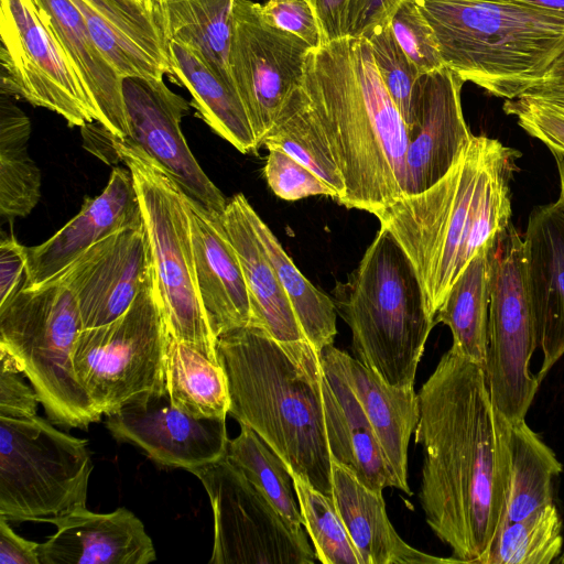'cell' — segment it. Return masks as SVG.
Wrapping results in <instances>:
<instances>
[{"mask_svg": "<svg viewBox=\"0 0 564 564\" xmlns=\"http://www.w3.org/2000/svg\"><path fill=\"white\" fill-rule=\"evenodd\" d=\"M417 397L414 440L423 453L419 500L425 521L458 563L484 564L507 517L484 367L451 346Z\"/></svg>", "mask_w": 564, "mask_h": 564, "instance_id": "1", "label": "cell"}, {"mask_svg": "<svg viewBox=\"0 0 564 564\" xmlns=\"http://www.w3.org/2000/svg\"><path fill=\"white\" fill-rule=\"evenodd\" d=\"M520 156L498 139L473 134L435 184L377 214L409 257L434 321L467 264L511 224V180Z\"/></svg>", "mask_w": 564, "mask_h": 564, "instance_id": "2", "label": "cell"}, {"mask_svg": "<svg viewBox=\"0 0 564 564\" xmlns=\"http://www.w3.org/2000/svg\"><path fill=\"white\" fill-rule=\"evenodd\" d=\"M301 87L339 167L347 208L375 216L404 195L406 124L365 37L312 50Z\"/></svg>", "mask_w": 564, "mask_h": 564, "instance_id": "3", "label": "cell"}, {"mask_svg": "<svg viewBox=\"0 0 564 564\" xmlns=\"http://www.w3.org/2000/svg\"><path fill=\"white\" fill-rule=\"evenodd\" d=\"M216 351L228 379V414L252 429L290 473L332 496L321 354L307 340L282 344L252 325L218 335Z\"/></svg>", "mask_w": 564, "mask_h": 564, "instance_id": "4", "label": "cell"}, {"mask_svg": "<svg viewBox=\"0 0 564 564\" xmlns=\"http://www.w3.org/2000/svg\"><path fill=\"white\" fill-rule=\"evenodd\" d=\"M445 66L464 82L513 99L564 52V15L512 0H414Z\"/></svg>", "mask_w": 564, "mask_h": 564, "instance_id": "5", "label": "cell"}, {"mask_svg": "<svg viewBox=\"0 0 564 564\" xmlns=\"http://www.w3.org/2000/svg\"><path fill=\"white\" fill-rule=\"evenodd\" d=\"M351 330L354 357L394 387H414L436 322L425 308L416 272L392 235L380 227L360 262L332 291Z\"/></svg>", "mask_w": 564, "mask_h": 564, "instance_id": "6", "label": "cell"}, {"mask_svg": "<svg viewBox=\"0 0 564 564\" xmlns=\"http://www.w3.org/2000/svg\"><path fill=\"white\" fill-rule=\"evenodd\" d=\"M83 329L73 292L56 281L20 288L0 304V351L29 379L48 420L87 429L101 413L79 383L73 362Z\"/></svg>", "mask_w": 564, "mask_h": 564, "instance_id": "7", "label": "cell"}, {"mask_svg": "<svg viewBox=\"0 0 564 564\" xmlns=\"http://www.w3.org/2000/svg\"><path fill=\"white\" fill-rule=\"evenodd\" d=\"M112 147L117 161L133 177L169 333L219 364L217 336L197 290L185 193L159 162L129 139L113 134Z\"/></svg>", "mask_w": 564, "mask_h": 564, "instance_id": "8", "label": "cell"}, {"mask_svg": "<svg viewBox=\"0 0 564 564\" xmlns=\"http://www.w3.org/2000/svg\"><path fill=\"white\" fill-rule=\"evenodd\" d=\"M169 338L152 268L124 314L78 335L73 355L75 372L102 415L166 394Z\"/></svg>", "mask_w": 564, "mask_h": 564, "instance_id": "9", "label": "cell"}, {"mask_svg": "<svg viewBox=\"0 0 564 564\" xmlns=\"http://www.w3.org/2000/svg\"><path fill=\"white\" fill-rule=\"evenodd\" d=\"M94 469L88 442L34 416H0V516L46 522L86 507Z\"/></svg>", "mask_w": 564, "mask_h": 564, "instance_id": "10", "label": "cell"}, {"mask_svg": "<svg viewBox=\"0 0 564 564\" xmlns=\"http://www.w3.org/2000/svg\"><path fill=\"white\" fill-rule=\"evenodd\" d=\"M539 338L524 240L511 223L492 246L484 367L494 405L510 421L525 419L540 387L530 368Z\"/></svg>", "mask_w": 564, "mask_h": 564, "instance_id": "11", "label": "cell"}, {"mask_svg": "<svg viewBox=\"0 0 564 564\" xmlns=\"http://www.w3.org/2000/svg\"><path fill=\"white\" fill-rule=\"evenodd\" d=\"M204 486L214 514L209 564H314L304 529L293 528L225 455L189 470Z\"/></svg>", "mask_w": 564, "mask_h": 564, "instance_id": "12", "label": "cell"}, {"mask_svg": "<svg viewBox=\"0 0 564 564\" xmlns=\"http://www.w3.org/2000/svg\"><path fill=\"white\" fill-rule=\"evenodd\" d=\"M0 94L62 116L68 126L97 121V111L33 0H0Z\"/></svg>", "mask_w": 564, "mask_h": 564, "instance_id": "13", "label": "cell"}, {"mask_svg": "<svg viewBox=\"0 0 564 564\" xmlns=\"http://www.w3.org/2000/svg\"><path fill=\"white\" fill-rule=\"evenodd\" d=\"M311 51L299 36L269 23L259 2L235 0L229 66L259 149L301 85Z\"/></svg>", "mask_w": 564, "mask_h": 564, "instance_id": "14", "label": "cell"}, {"mask_svg": "<svg viewBox=\"0 0 564 564\" xmlns=\"http://www.w3.org/2000/svg\"><path fill=\"white\" fill-rule=\"evenodd\" d=\"M122 94L129 132L126 139L159 162L186 195L221 216L228 200L205 174L181 130L189 104L163 79L124 77Z\"/></svg>", "mask_w": 564, "mask_h": 564, "instance_id": "15", "label": "cell"}, {"mask_svg": "<svg viewBox=\"0 0 564 564\" xmlns=\"http://www.w3.org/2000/svg\"><path fill=\"white\" fill-rule=\"evenodd\" d=\"M153 268L144 225L121 229L96 242L50 281L68 288L83 329L124 314ZM48 281V282H50Z\"/></svg>", "mask_w": 564, "mask_h": 564, "instance_id": "16", "label": "cell"}, {"mask_svg": "<svg viewBox=\"0 0 564 564\" xmlns=\"http://www.w3.org/2000/svg\"><path fill=\"white\" fill-rule=\"evenodd\" d=\"M106 427L158 465L187 471L224 457L229 441L226 419L194 417L175 408L167 393L122 406L107 415Z\"/></svg>", "mask_w": 564, "mask_h": 564, "instance_id": "17", "label": "cell"}, {"mask_svg": "<svg viewBox=\"0 0 564 564\" xmlns=\"http://www.w3.org/2000/svg\"><path fill=\"white\" fill-rule=\"evenodd\" d=\"M464 83L447 66L421 75L406 127L404 195L423 192L442 178L473 137L462 108Z\"/></svg>", "mask_w": 564, "mask_h": 564, "instance_id": "18", "label": "cell"}, {"mask_svg": "<svg viewBox=\"0 0 564 564\" xmlns=\"http://www.w3.org/2000/svg\"><path fill=\"white\" fill-rule=\"evenodd\" d=\"M142 224L132 174L126 165L116 166L98 196L86 198L79 213L50 239L26 248L22 285L32 289L48 282L96 242Z\"/></svg>", "mask_w": 564, "mask_h": 564, "instance_id": "19", "label": "cell"}, {"mask_svg": "<svg viewBox=\"0 0 564 564\" xmlns=\"http://www.w3.org/2000/svg\"><path fill=\"white\" fill-rule=\"evenodd\" d=\"M46 523L57 530L39 544L41 564H149L156 560L142 521L124 507L109 513L79 507Z\"/></svg>", "mask_w": 564, "mask_h": 564, "instance_id": "20", "label": "cell"}, {"mask_svg": "<svg viewBox=\"0 0 564 564\" xmlns=\"http://www.w3.org/2000/svg\"><path fill=\"white\" fill-rule=\"evenodd\" d=\"M542 364L541 382L564 355V196L535 207L523 236Z\"/></svg>", "mask_w": 564, "mask_h": 564, "instance_id": "21", "label": "cell"}, {"mask_svg": "<svg viewBox=\"0 0 564 564\" xmlns=\"http://www.w3.org/2000/svg\"><path fill=\"white\" fill-rule=\"evenodd\" d=\"M90 35L122 77L163 79L172 76L166 37L154 3L137 0H70Z\"/></svg>", "mask_w": 564, "mask_h": 564, "instance_id": "22", "label": "cell"}, {"mask_svg": "<svg viewBox=\"0 0 564 564\" xmlns=\"http://www.w3.org/2000/svg\"><path fill=\"white\" fill-rule=\"evenodd\" d=\"M185 202L197 290L215 335L251 325L252 312L246 279L221 216L186 194Z\"/></svg>", "mask_w": 564, "mask_h": 564, "instance_id": "23", "label": "cell"}, {"mask_svg": "<svg viewBox=\"0 0 564 564\" xmlns=\"http://www.w3.org/2000/svg\"><path fill=\"white\" fill-rule=\"evenodd\" d=\"M348 382L360 402L397 480L398 489L411 495L408 484V447L419 422V397L414 387L387 383L376 371L334 345L322 350Z\"/></svg>", "mask_w": 564, "mask_h": 564, "instance_id": "24", "label": "cell"}, {"mask_svg": "<svg viewBox=\"0 0 564 564\" xmlns=\"http://www.w3.org/2000/svg\"><path fill=\"white\" fill-rule=\"evenodd\" d=\"M321 364V399L332 458L375 491L398 489L378 437L350 386L322 354Z\"/></svg>", "mask_w": 564, "mask_h": 564, "instance_id": "25", "label": "cell"}, {"mask_svg": "<svg viewBox=\"0 0 564 564\" xmlns=\"http://www.w3.org/2000/svg\"><path fill=\"white\" fill-rule=\"evenodd\" d=\"M46 28L83 83L98 122L120 139L128 138L122 77L94 42L83 14L70 0H33Z\"/></svg>", "mask_w": 564, "mask_h": 564, "instance_id": "26", "label": "cell"}, {"mask_svg": "<svg viewBox=\"0 0 564 564\" xmlns=\"http://www.w3.org/2000/svg\"><path fill=\"white\" fill-rule=\"evenodd\" d=\"M332 498L362 564L458 563L423 553L390 522L382 492L366 487L345 465L332 458Z\"/></svg>", "mask_w": 564, "mask_h": 564, "instance_id": "27", "label": "cell"}, {"mask_svg": "<svg viewBox=\"0 0 564 564\" xmlns=\"http://www.w3.org/2000/svg\"><path fill=\"white\" fill-rule=\"evenodd\" d=\"M247 198L231 197L221 215L224 228L240 260L246 279L251 325L282 344L307 340L276 272L246 212Z\"/></svg>", "mask_w": 564, "mask_h": 564, "instance_id": "28", "label": "cell"}, {"mask_svg": "<svg viewBox=\"0 0 564 564\" xmlns=\"http://www.w3.org/2000/svg\"><path fill=\"white\" fill-rule=\"evenodd\" d=\"M496 426L506 522L518 521L554 503V480L563 468L525 419L510 421L496 410Z\"/></svg>", "mask_w": 564, "mask_h": 564, "instance_id": "29", "label": "cell"}, {"mask_svg": "<svg viewBox=\"0 0 564 564\" xmlns=\"http://www.w3.org/2000/svg\"><path fill=\"white\" fill-rule=\"evenodd\" d=\"M171 79L185 87L200 118L241 153H257L259 145L237 88L217 76L188 47L167 42Z\"/></svg>", "mask_w": 564, "mask_h": 564, "instance_id": "30", "label": "cell"}, {"mask_svg": "<svg viewBox=\"0 0 564 564\" xmlns=\"http://www.w3.org/2000/svg\"><path fill=\"white\" fill-rule=\"evenodd\" d=\"M166 41L194 51L220 78L235 85L229 50L235 0H153Z\"/></svg>", "mask_w": 564, "mask_h": 564, "instance_id": "31", "label": "cell"}, {"mask_svg": "<svg viewBox=\"0 0 564 564\" xmlns=\"http://www.w3.org/2000/svg\"><path fill=\"white\" fill-rule=\"evenodd\" d=\"M492 246L471 259L435 315L437 324L449 328L452 347L482 367L488 349Z\"/></svg>", "mask_w": 564, "mask_h": 564, "instance_id": "32", "label": "cell"}, {"mask_svg": "<svg viewBox=\"0 0 564 564\" xmlns=\"http://www.w3.org/2000/svg\"><path fill=\"white\" fill-rule=\"evenodd\" d=\"M165 389L170 402L194 417L226 419L229 413L230 394L223 366L171 335L166 350Z\"/></svg>", "mask_w": 564, "mask_h": 564, "instance_id": "33", "label": "cell"}, {"mask_svg": "<svg viewBox=\"0 0 564 564\" xmlns=\"http://www.w3.org/2000/svg\"><path fill=\"white\" fill-rule=\"evenodd\" d=\"M246 212L273 264L305 338L318 354H322L325 347L334 344L337 334V311L333 299L318 290L301 273L275 235L261 219L248 199Z\"/></svg>", "mask_w": 564, "mask_h": 564, "instance_id": "34", "label": "cell"}, {"mask_svg": "<svg viewBox=\"0 0 564 564\" xmlns=\"http://www.w3.org/2000/svg\"><path fill=\"white\" fill-rule=\"evenodd\" d=\"M31 123L10 96L0 94V213L25 217L41 195V173L28 153Z\"/></svg>", "mask_w": 564, "mask_h": 564, "instance_id": "35", "label": "cell"}, {"mask_svg": "<svg viewBox=\"0 0 564 564\" xmlns=\"http://www.w3.org/2000/svg\"><path fill=\"white\" fill-rule=\"evenodd\" d=\"M262 147L282 150L330 186L338 203L344 197L341 173L301 85L284 104Z\"/></svg>", "mask_w": 564, "mask_h": 564, "instance_id": "36", "label": "cell"}, {"mask_svg": "<svg viewBox=\"0 0 564 564\" xmlns=\"http://www.w3.org/2000/svg\"><path fill=\"white\" fill-rule=\"evenodd\" d=\"M226 455L293 528L303 529V518L286 465L252 429L240 424L238 436L228 441Z\"/></svg>", "mask_w": 564, "mask_h": 564, "instance_id": "37", "label": "cell"}, {"mask_svg": "<svg viewBox=\"0 0 564 564\" xmlns=\"http://www.w3.org/2000/svg\"><path fill=\"white\" fill-rule=\"evenodd\" d=\"M564 549L562 520L555 503L506 522L484 564H552Z\"/></svg>", "mask_w": 564, "mask_h": 564, "instance_id": "38", "label": "cell"}, {"mask_svg": "<svg viewBox=\"0 0 564 564\" xmlns=\"http://www.w3.org/2000/svg\"><path fill=\"white\" fill-rule=\"evenodd\" d=\"M317 561L323 564H362L349 533L328 496L297 474L290 473Z\"/></svg>", "mask_w": 564, "mask_h": 564, "instance_id": "39", "label": "cell"}, {"mask_svg": "<svg viewBox=\"0 0 564 564\" xmlns=\"http://www.w3.org/2000/svg\"><path fill=\"white\" fill-rule=\"evenodd\" d=\"M365 39L370 44L381 79L408 127L422 74L397 42L390 22L377 25Z\"/></svg>", "mask_w": 564, "mask_h": 564, "instance_id": "40", "label": "cell"}, {"mask_svg": "<svg viewBox=\"0 0 564 564\" xmlns=\"http://www.w3.org/2000/svg\"><path fill=\"white\" fill-rule=\"evenodd\" d=\"M390 28L421 74L445 66L434 31L414 0H401L390 18Z\"/></svg>", "mask_w": 564, "mask_h": 564, "instance_id": "41", "label": "cell"}, {"mask_svg": "<svg viewBox=\"0 0 564 564\" xmlns=\"http://www.w3.org/2000/svg\"><path fill=\"white\" fill-rule=\"evenodd\" d=\"M268 151L263 175L278 197L284 200H299L315 195L337 198L330 186L292 156L280 149L271 148Z\"/></svg>", "mask_w": 564, "mask_h": 564, "instance_id": "42", "label": "cell"}, {"mask_svg": "<svg viewBox=\"0 0 564 564\" xmlns=\"http://www.w3.org/2000/svg\"><path fill=\"white\" fill-rule=\"evenodd\" d=\"M502 108L529 135L543 142L552 154H564L563 106L522 95L506 99Z\"/></svg>", "mask_w": 564, "mask_h": 564, "instance_id": "43", "label": "cell"}, {"mask_svg": "<svg viewBox=\"0 0 564 564\" xmlns=\"http://www.w3.org/2000/svg\"><path fill=\"white\" fill-rule=\"evenodd\" d=\"M263 18L272 25L305 41L312 50L323 45L321 28L310 0H265Z\"/></svg>", "mask_w": 564, "mask_h": 564, "instance_id": "44", "label": "cell"}, {"mask_svg": "<svg viewBox=\"0 0 564 564\" xmlns=\"http://www.w3.org/2000/svg\"><path fill=\"white\" fill-rule=\"evenodd\" d=\"M0 416L31 419L36 416L40 399L20 377L22 373L14 360L0 351Z\"/></svg>", "mask_w": 564, "mask_h": 564, "instance_id": "45", "label": "cell"}, {"mask_svg": "<svg viewBox=\"0 0 564 564\" xmlns=\"http://www.w3.org/2000/svg\"><path fill=\"white\" fill-rule=\"evenodd\" d=\"M401 0H349L347 36L365 37L372 29L390 22Z\"/></svg>", "mask_w": 564, "mask_h": 564, "instance_id": "46", "label": "cell"}, {"mask_svg": "<svg viewBox=\"0 0 564 564\" xmlns=\"http://www.w3.org/2000/svg\"><path fill=\"white\" fill-rule=\"evenodd\" d=\"M26 271V247L13 236H2L0 241V304L7 301L23 283Z\"/></svg>", "mask_w": 564, "mask_h": 564, "instance_id": "47", "label": "cell"}, {"mask_svg": "<svg viewBox=\"0 0 564 564\" xmlns=\"http://www.w3.org/2000/svg\"><path fill=\"white\" fill-rule=\"evenodd\" d=\"M39 544L17 534L9 520L0 516V564H41Z\"/></svg>", "mask_w": 564, "mask_h": 564, "instance_id": "48", "label": "cell"}, {"mask_svg": "<svg viewBox=\"0 0 564 564\" xmlns=\"http://www.w3.org/2000/svg\"><path fill=\"white\" fill-rule=\"evenodd\" d=\"M316 14L323 44L347 36L349 0H310Z\"/></svg>", "mask_w": 564, "mask_h": 564, "instance_id": "49", "label": "cell"}, {"mask_svg": "<svg viewBox=\"0 0 564 564\" xmlns=\"http://www.w3.org/2000/svg\"><path fill=\"white\" fill-rule=\"evenodd\" d=\"M523 96L551 101L564 107V89L528 90L523 94Z\"/></svg>", "mask_w": 564, "mask_h": 564, "instance_id": "50", "label": "cell"}, {"mask_svg": "<svg viewBox=\"0 0 564 564\" xmlns=\"http://www.w3.org/2000/svg\"><path fill=\"white\" fill-rule=\"evenodd\" d=\"M534 8L556 12L564 15V0H512Z\"/></svg>", "mask_w": 564, "mask_h": 564, "instance_id": "51", "label": "cell"}, {"mask_svg": "<svg viewBox=\"0 0 564 564\" xmlns=\"http://www.w3.org/2000/svg\"><path fill=\"white\" fill-rule=\"evenodd\" d=\"M560 176V194L564 196V154L553 153Z\"/></svg>", "mask_w": 564, "mask_h": 564, "instance_id": "52", "label": "cell"}, {"mask_svg": "<svg viewBox=\"0 0 564 564\" xmlns=\"http://www.w3.org/2000/svg\"><path fill=\"white\" fill-rule=\"evenodd\" d=\"M555 564H564V549L558 558L555 561Z\"/></svg>", "mask_w": 564, "mask_h": 564, "instance_id": "53", "label": "cell"}, {"mask_svg": "<svg viewBox=\"0 0 564 564\" xmlns=\"http://www.w3.org/2000/svg\"><path fill=\"white\" fill-rule=\"evenodd\" d=\"M137 1L143 2V3H147V4L153 3V0H137Z\"/></svg>", "mask_w": 564, "mask_h": 564, "instance_id": "54", "label": "cell"}]
</instances>
